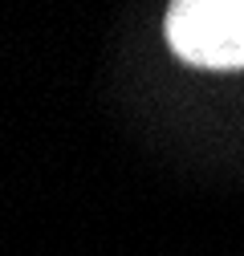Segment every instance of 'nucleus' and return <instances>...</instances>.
I'll return each instance as SVG.
<instances>
[{"label":"nucleus","mask_w":244,"mask_h":256,"mask_svg":"<svg viewBox=\"0 0 244 256\" xmlns=\"http://www.w3.org/2000/svg\"><path fill=\"white\" fill-rule=\"evenodd\" d=\"M167 45L200 70H244V0H175Z\"/></svg>","instance_id":"f257e3e1"}]
</instances>
